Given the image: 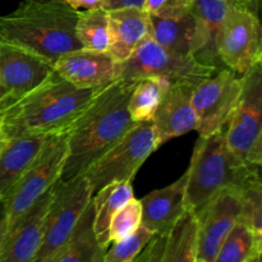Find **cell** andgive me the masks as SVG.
I'll return each mask as SVG.
<instances>
[{"mask_svg":"<svg viewBox=\"0 0 262 262\" xmlns=\"http://www.w3.org/2000/svg\"><path fill=\"white\" fill-rule=\"evenodd\" d=\"M136 82L118 78L97 90L86 110L67 132V156L61 181L84 174L135 124L128 101Z\"/></svg>","mask_w":262,"mask_h":262,"instance_id":"6da1fadb","label":"cell"},{"mask_svg":"<svg viewBox=\"0 0 262 262\" xmlns=\"http://www.w3.org/2000/svg\"><path fill=\"white\" fill-rule=\"evenodd\" d=\"M99 89H78L55 71L41 83L0 109L3 137L22 133L67 132L86 110Z\"/></svg>","mask_w":262,"mask_h":262,"instance_id":"7a4b0ae2","label":"cell"},{"mask_svg":"<svg viewBox=\"0 0 262 262\" xmlns=\"http://www.w3.org/2000/svg\"><path fill=\"white\" fill-rule=\"evenodd\" d=\"M81 10L61 0H23L0 15V42L18 46L54 66L63 54L81 49L76 23Z\"/></svg>","mask_w":262,"mask_h":262,"instance_id":"3957f363","label":"cell"},{"mask_svg":"<svg viewBox=\"0 0 262 262\" xmlns=\"http://www.w3.org/2000/svg\"><path fill=\"white\" fill-rule=\"evenodd\" d=\"M260 170L261 168L243 163L230 150L224 129L204 137L199 136L186 171V209L197 215L223 189H243L261 179Z\"/></svg>","mask_w":262,"mask_h":262,"instance_id":"277c9868","label":"cell"},{"mask_svg":"<svg viewBox=\"0 0 262 262\" xmlns=\"http://www.w3.org/2000/svg\"><path fill=\"white\" fill-rule=\"evenodd\" d=\"M219 69L212 64L202 63L191 54L169 50L148 37L129 58L118 63V78L138 81L145 77H160L171 83L197 86L200 82L214 76Z\"/></svg>","mask_w":262,"mask_h":262,"instance_id":"5b68a950","label":"cell"},{"mask_svg":"<svg viewBox=\"0 0 262 262\" xmlns=\"http://www.w3.org/2000/svg\"><path fill=\"white\" fill-rule=\"evenodd\" d=\"M67 132L48 136L35 160L8 193L0 197L7 217L5 232L60 179L67 156Z\"/></svg>","mask_w":262,"mask_h":262,"instance_id":"8992f818","label":"cell"},{"mask_svg":"<svg viewBox=\"0 0 262 262\" xmlns=\"http://www.w3.org/2000/svg\"><path fill=\"white\" fill-rule=\"evenodd\" d=\"M159 147L152 119L135 123L113 147L84 171L83 176L89 181L92 193L113 182H132L143 163Z\"/></svg>","mask_w":262,"mask_h":262,"instance_id":"52a82bcc","label":"cell"},{"mask_svg":"<svg viewBox=\"0 0 262 262\" xmlns=\"http://www.w3.org/2000/svg\"><path fill=\"white\" fill-rule=\"evenodd\" d=\"M230 150L251 166L262 164V63L243 74L239 100L224 128Z\"/></svg>","mask_w":262,"mask_h":262,"instance_id":"ba28073f","label":"cell"},{"mask_svg":"<svg viewBox=\"0 0 262 262\" xmlns=\"http://www.w3.org/2000/svg\"><path fill=\"white\" fill-rule=\"evenodd\" d=\"M216 48L220 63L239 76L262 63V28L258 12L232 0L217 35Z\"/></svg>","mask_w":262,"mask_h":262,"instance_id":"9c48e42d","label":"cell"},{"mask_svg":"<svg viewBox=\"0 0 262 262\" xmlns=\"http://www.w3.org/2000/svg\"><path fill=\"white\" fill-rule=\"evenodd\" d=\"M92 189L86 177L69 181L59 179L54 186V194L46 216L42 245L36 262H48L49 258L67 242L77 222L92 199Z\"/></svg>","mask_w":262,"mask_h":262,"instance_id":"30bf717a","label":"cell"},{"mask_svg":"<svg viewBox=\"0 0 262 262\" xmlns=\"http://www.w3.org/2000/svg\"><path fill=\"white\" fill-rule=\"evenodd\" d=\"M243 76L230 69H219L214 76L194 86L192 106L200 137L223 130L239 100Z\"/></svg>","mask_w":262,"mask_h":262,"instance_id":"8fae6325","label":"cell"},{"mask_svg":"<svg viewBox=\"0 0 262 262\" xmlns=\"http://www.w3.org/2000/svg\"><path fill=\"white\" fill-rule=\"evenodd\" d=\"M242 189L225 188L210 200L196 215L199 243L196 262H215L225 237L238 222L242 205Z\"/></svg>","mask_w":262,"mask_h":262,"instance_id":"7c38bea8","label":"cell"},{"mask_svg":"<svg viewBox=\"0 0 262 262\" xmlns=\"http://www.w3.org/2000/svg\"><path fill=\"white\" fill-rule=\"evenodd\" d=\"M53 72L54 66L46 59L0 42V109L19 99Z\"/></svg>","mask_w":262,"mask_h":262,"instance_id":"4fadbf2b","label":"cell"},{"mask_svg":"<svg viewBox=\"0 0 262 262\" xmlns=\"http://www.w3.org/2000/svg\"><path fill=\"white\" fill-rule=\"evenodd\" d=\"M54 186L5 232L0 250V262H36L42 245Z\"/></svg>","mask_w":262,"mask_h":262,"instance_id":"5bb4252c","label":"cell"},{"mask_svg":"<svg viewBox=\"0 0 262 262\" xmlns=\"http://www.w3.org/2000/svg\"><path fill=\"white\" fill-rule=\"evenodd\" d=\"M54 71L78 89H100L118 79V61L107 51L76 49L54 63Z\"/></svg>","mask_w":262,"mask_h":262,"instance_id":"9a60e30c","label":"cell"},{"mask_svg":"<svg viewBox=\"0 0 262 262\" xmlns=\"http://www.w3.org/2000/svg\"><path fill=\"white\" fill-rule=\"evenodd\" d=\"M199 222L194 212L186 211L168 232L155 234L135 261L196 262Z\"/></svg>","mask_w":262,"mask_h":262,"instance_id":"2e32d148","label":"cell"},{"mask_svg":"<svg viewBox=\"0 0 262 262\" xmlns=\"http://www.w3.org/2000/svg\"><path fill=\"white\" fill-rule=\"evenodd\" d=\"M194 86L171 83L152 118L159 146L169 140L196 130V114L192 106Z\"/></svg>","mask_w":262,"mask_h":262,"instance_id":"e0dca14e","label":"cell"},{"mask_svg":"<svg viewBox=\"0 0 262 262\" xmlns=\"http://www.w3.org/2000/svg\"><path fill=\"white\" fill-rule=\"evenodd\" d=\"M232 0H188L193 17L194 36L191 54L200 61L220 67L217 56V35Z\"/></svg>","mask_w":262,"mask_h":262,"instance_id":"ac0fdd59","label":"cell"},{"mask_svg":"<svg viewBox=\"0 0 262 262\" xmlns=\"http://www.w3.org/2000/svg\"><path fill=\"white\" fill-rule=\"evenodd\" d=\"M110 46L107 53L122 63L151 35L150 14L143 8H119L107 10Z\"/></svg>","mask_w":262,"mask_h":262,"instance_id":"d6986e66","label":"cell"},{"mask_svg":"<svg viewBox=\"0 0 262 262\" xmlns=\"http://www.w3.org/2000/svg\"><path fill=\"white\" fill-rule=\"evenodd\" d=\"M187 173L174 183L155 189L140 200L142 205V225L154 234H163L170 229L171 225L186 211Z\"/></svg>","mask_w":262,"mask_h":262,"instance_id":"ffe728a7","label":"cell"},{"mask_svg":"<svg viewBox=\"0 0 262 262\" xmlns=\"http://www.w3.org/2000/svg\"><path fill=\"white\" fill-rule=\"evenodd\" d=\"M48 136L22 135L3 137L0 145V197H4L40 152Z\"/></svg>","mask_w":262,"mask_h":262,"instance_id":"44dd1931","label":"cell"},{"mask_svg":"<svg viewBox=\"0 0 262 262\" xmlns=\"http://www.w3.org/2000/svg\"><path fill=\"white\" fill-rule=\"evenodd\" d=\"M150 22V37L154 41L176 53L191 54L194 22L188 8H173L151 13Z\"/></svg>","mask_w":262,"mask_h":262,"instance_id":"7402d4cb","label":"cell"},{"mask_svg":"<svg viewBox=\"0 0 262 262\" xmlns=\"http://www.w3.org/2000/svg\"><path fill=\"white\" fill-rule=\"evenodd\" d=\"M94 219L95 211L91 200L67 242L48 262H102L105 251L97 242Z\"/></svg>","mask_w":262,"mask_h":262,"instance_id":"603a6c76","label":"cell"},{"mask_svg":"<svg viewBox=\"0 0 262 262\" xmlns=\"http://www.w3.org/2000/svg\"><path fill=\"white\" fill-rule=\"evenodd\" d=\"M132 197H135V194L130 181L113 182L95 192L92 196L91 200L95 211L94 229L97 242L105 252L110 246L107 241V229L112 217Z\"/></svg>","mask_w":262,"mask_h":262,"instance_id":"cb8c5ba5","label":"cell"},{"mask_svg":"<svg viewBox=\"0 0 262 262\" xmlns=\"http://www.w3.org/2000/svg\"><path fill=\"white\" fill-rule=\"evenodd\" d=\"M261 256L262 235L238 219L225 237L215 262H260Z\"/></svg>","mask_w":262,"mask_h":262,"instance_id":"d4e9b609","label":"cell"},{"mask_svg":"<svg viewBox=\"0 0 262 262\" xmlns=\"http://www.w3.org/2000/svg\"><path fill=\"white\" fill-rule=\"evenodd\" d=\"M170 84V81L160 77H145L138 79L128 101V110L133 122L152 119Z\"/></svg>","mask_w":262,"mask_h":262,"instance_id":"484cf974","label":"cell"},{"mask_svg":"<svg viewBox=\"0 0 262 262\" xmlns=\"http://www.w3.org/2000/svg\"><path fill=\"white\" fill-rule=\"evenodd\" d=\"M76 36L81 48L107 51L110 46L109 15L105 8L81 10L76 23Z\"/></svg>","mask_w":262,"mask_h":262,"instance_id":"4316f807","label":"cell"},{"mask_svg":"<svg viewBox=\"0 0 262 262\" xmlns=\"http://www.w3.org/2000/svg\"><path fill=\"white\" fill-rule=\"evenodd\" d=\"M141 224H142V205L140 200L132 197L112 217L107 229L109 245L119 242L123 238L130 235L140 228Z\"/></svg>","mask_w":262,"mask_h":262,"instance_id":"83f0119b","label":"cell"},{"mask_svg":"<svg viewBox=\"0 0 262 262\" xmlns=\"http://www.w3.org/2000/svg\"><path fill=\"white\" fill-rule=\"evenodd\" d=\"M154 235L155 234L148 228L141 224L130 235L119 242L112 243L105 252L102 262H133Z\"/></svg>","mask_w":262,"mask_h":262,"instance_id":"f1b7e54d","label":"cell"},{"mask_svg":"<svg viewBox=\"0 0 262 262\" xmlns=\"http://www.w3.org/2000/svg\"><path fill=\"white\" fill-rule=\"evenodd\" d=\"M242 205H241L239 220L247 224L253 232L262 235V181L257 179L246 186L241 192Z\"/></svg>","mask_w":262,"mask_h":262,"instance_id":"f546056e","label":"cell"},{"mask_svg":"<svg viewBox=\"0 0 262 262\" xmlns=\"http://www.w3.org/2000/svg\"><path fill=\"white\" fill-rule=\"evenodd\" d=\"M173 8H188V0H145L143 3V9L150 14Z\"/></svg>","mask_w":262,"mask_h":262,"instance_id":"4dcf8cb0","label":"cell"},{"mask_svg":"<svg viewBox=\"0 0 262 262\" xmlns=\"http://www.w3.org/2000/svg\"><path fill=\"white\" fill-rule=\"evenodd\" d=\"M145 0H102V8L106 10L119 9V8H143Z\"/></svg>","mask_w":262,"mask_h":262,"instance_id":"1f68e13d","label":"cell"},{"mask_svg":"<svg viewBox=\"0 0 262 262\" xmlns=\"http://www.w3.org/2000/svg\"><path fill=\"white\" fill-rule=\"evenodd\" d=\"M76 10H87L94 8H102V0H61Z\"/></svg>","mask_w":262,"mask_h":262,"instance_id":"d6a6232c","label":"cell"},{"mask_svg":"<svg viewBox=\"0 0 262 262\" xmlns=\"http://www.w3.org/2000/svg\"><path fill=\"white\" fill-rule=\"evenodd\" d=\"M5 229H7V217H5L4 202L0 199V250H2L3 241H4Z\"/></svg>","mask_w":262,"mask_h":262,"instance_id":"836d02e7","label":"cell"},{"mask_svg":"<svg viewBox=\"0 0 262 262\" xmlns=\"http://www.w3.org/2000/svg\"><path fill=\"white\" fill-rule=\"evenodd\" d=\"M237 2L242 3V4L247 5V7L252 8L253 10L258 12V5H260V0H237Z\"/></svg>","mask_w":262,"mask_h":262,"instance_id":"e575fe53","label":"cell"},{"mask_svg":"<svg viewBox=\"0 0 262 262\" xmlns=\"http://www.w3.org/2000/svg\"><path fill=\"white\" fill-rule=\"evenodd\" d=\"M2 142H3V135L0 133V145H2Z\"/></svg>","mask_w":262,"mask_h":262,"instance_id":"d590c367","label":"cell"}]
</instances>
